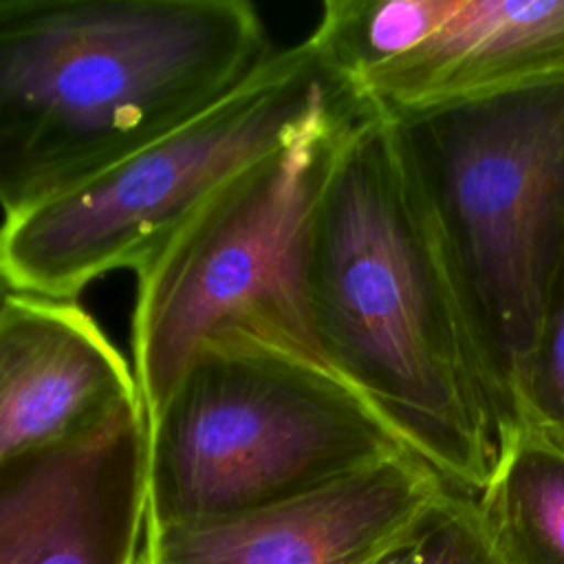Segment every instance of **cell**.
Instances as JSON below:
<instances>
[{
	"label": "cell",
	"instance_id": "9c48e42d",
	"mask_svg": "<svg viewBox=\"0 0 564 564\" xmlns=\"http://www.w3.org/2000/svg\"><path fill=\"white\" fill-rule=\"evenodd\" d=\"M564 79V0H447L412 48L359 77L370 110L412 121Z\"/></svg>",
	"mask_w": 564,
	"mask_h": 564
},
{
	"label": "cell",
	"instance_id": "7c38bea8",
	"mask_svg": "<svg viewBox=\"0 0 564 564\" xmlns=\"http://www.w3.org/2000/svg\"><path fill=\"white\" fill-rule=\"evenodd\" d=\"M513 405L522 425L564 452V245Z\"/></svg>",
	"mask_w": 564,
	"mask_h": 564
},
{
	"label": "cell",
	"instance_id": "8992f818",
	"mask_svg": "<svg viewBox=\"0 0 564 564\" xmlns=\"http://www.w3.org/2000/svg\"><path fill=\"white\" fill-rule=\"evenodd\" d=\"M403 123L513 399L564 245V79Z\"/></svg>",
	"mask_w": 564,
	"mask_h": 564
},
{
	"label": "cell",
	"instance_id": "4fadbf2b",
	"mask_svg": "<svg viewBox=\"0 0 564 564\" xmlns=\"http://www.w3.org/2000/svg\"><path fill=\"white\" fill-rule=\"evenodd\" d=\"M372 564H500L476 509V496L447 494Z\"/></svg>",
	"mask_w": 564,
	"mask_h": 564
},
{
	"label": "cell",
	"instance_id": "6da1fadb",
	"mask_svg": "<svg viewBox=\"0 0 564 564\" xmlns=\"http://www.w3.org/2000/svg\"><path fill=\"white\" fill-rule=\"evenodd\" d=\"M306 304L326 366L478 496L520 419L403 121L370 110L341 145L311 223Z\"/></svg>",
	"mask_w": 564,
	"mask_h": 564
},
{
	"label": "cell",
	"instance_id": "3957f363",
	"mask_svg": "<svg viewBox=\"0 0 564 564\" xmlns=\"http://www.w3.org/2000/svg\"><path fill=\"white\" fill-rule=\"evenodd\" d=\"M408 452L326 366L251 337L203 344L148 416V524L267 507Z\"/></svg>",
	"mask_w": 564,
	"mask_h": 564
},
{
	"label": "cell",
	"instance_id": "277c9868",
	"mask_svg": "<svg viewBox=\"0 0 564 564\" xmlns=\"http://www.w3.org/2000/svg\"><path fill=\"white\" fill-rule=\"evenodd\" d=\"M357 97L302 40L247 84L90 178L4 216L0 278L13 293L73 300L152 260L231 178Z\"/></svg>",
	"mask_w": 564,
	"mask_h": 564
},
{
	"label": "cell",
	"instance_id": "30bf717a",
	"mask_svg": "<svg viewBox=\"0 0 564 564\" xmlns=\"http://www.w3.org/2000/svg\"><path fill=\"white\" fill-rule=\"evenodd\" d=\"M143 403L132 364L75 300L13 293L0 315V463Z\"/></svg>",
	"mask_w": 564,
	"mask_h": 564
},
{
	"label": "cell",
	"instance_id": "5b68a950",
	"mask_svg": "<svg viewBox=\"0 0 564 564\" xmlns=\"http://www.w3.org/2000/svg\"><path fill=\"white\" fill-rule=\"evenodd\" d=\"M368 112L352 97L249 165L137 271L132 370L145 419L192 355L220 337L326 366L306 304L308 234L337 154Z\"/></svg>",
	"mask_w": 564,
	"mask_h": 564
},
{
	"label": "cell",
	"instance_id": "8fae6325",
	"mask_svg": "<svg viewBox=\"0 0 564 564\" xmlns=\"http://www.w3.org/2000/svg\"><path fill=\"white\" fill-rule=\"evenodd\" d=\"M476 509L500 564H564V452L520 423Z\"/></svg>",
	"mask_w": 564,
	"mask_h": 564
},
{
	"label": "cell",
	"instance_id": "7a4b0ae2",
	"mask_svg": "<svg viewBox=\"0 0 564 564\" xmlns=\"http://www.w3.org/2000/svg\"><path fill=\"white\" fill-rule=\"evenodd\" d=\"M245 0H0V209H29L247 84Z\"/></svg>",
	"mask_w": 564,
	"mask_h": 564
},
{
	"label": "cell",
	"instance_id": "5bb4252c",
	"mask_svg": "<svg viewBox=\"0 0 564 564\" xmlns=\"http://www.w3.org/2000/svg\"><path fill=\"white\" fill-rule=\"evenodd\" d=\"M11 297H13V291H11V286L0 278V315H2V311L7 308V304L11 302Z\"/></svg>",
	"mask_w": 564,
	"mask_h": 564
},
{
	"label": "cell",
	"instance_id": "52a82bcc",
	"mask_svg": "<svg viewBox=\"0 0 564 564\" xmlns=\"http://www.w3.org/2000/svg\"><path fill=\"white\" fill-rule=\"evenodd\" d=\"M447 489L432 467L403 452L267 507L145 524L139 564H372Z\"/></svg>",
	"mask_w": 564,
	"mask_h": 564
},
{
	"label": "cell",
	"instance_id": "ba28073f",
	"mask_svg": "<svg viewBox=\"0 0 564 564\" xmlns=\"http://www.w3.org/2000/svg\"><path fill=\"white\" fill-rule=\"evenodd\" d=\"M145 524L143 403L0 463V564H139Z\"/></svg>",
	"mask_w": 564,
	"mask_h": 564
}]
</instances>
